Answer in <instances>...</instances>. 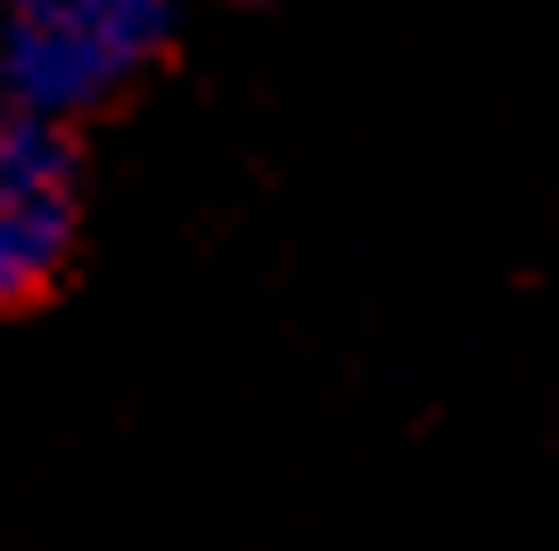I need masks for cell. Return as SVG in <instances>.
Instances as JSON below:
<instances>
[{"mask_svg": "<svg viewBox=\"0 0 559 551\" xmlns=\"http://www.w3.org/2000/svg\"><path fill=\"white\" fill-rule=\"evenodd\" d=\"M83 231V165L58 116L0 99V313L34 305L74 256Z\"/></svg>", "mask_w": 559, "mask_h": 551, "instance_id": "2", "label": "cell"}, {"mask_svg": "<svg viewBox=\"0 0 559 551\" xmlns=\"http://www.w3.org/2000/svg\"><path fill=\"white\" fill-rule=\"evenodd\" d=\"M181 0H0V99L34 116H91L165 58Z\"/></svg>", "mask_w": 559, "mask_h": 551, "instance_id": "1", "label": "cell"}]
</instances>
